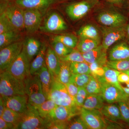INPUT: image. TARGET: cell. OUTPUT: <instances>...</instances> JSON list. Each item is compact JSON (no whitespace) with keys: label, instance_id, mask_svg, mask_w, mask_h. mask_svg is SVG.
<instances>
[{"label":"cell","instance_id":"11a10c76","mask_svg":"<svg viewBox=\"0 0 129 129\" xmlns=\"http://www.w3.org/2000/svg\"><path fill=\"white\" fill-rule=\"evenodd\" d=\"M123 73H125L127 74L129 76V69L127 70V71H125V72H123Z\"/></svg>","mask_w":129,"mask_h":129},{"label":"cell","instance_id":"7a4b0ae2","mask_svg":"<svg viewBox=\"0 0 129 129\" xmlns=\"http://www.w3.org/2000/svg\"><path fill=\"white\" fill-rule=\"evenodd\" d=\"M24 82L28 103L36 108L47 100L40 81L37 75L35 74L25 79Z\"/></svg>","mask_w":129,"mask_h":129},{"label":"cell","instance_id":"f5cc1de1","mask_svg":"<svg viewBox=\"0 0 129 129\" xmlns=\"http://www.w3.org/2000/svg\"><path fill=\"white\" fill-rule=\"evenodd\" d=\"M125 38H127L129 43V21L125 27Z\"/></svg>","mask_w":129,"mask_h":129},{"label":"cell","instance_id":"6f0895ef","mask_svg":"<svg viewBox=\"0 0 129 129\" xmlns=\"http://www.w3.org/2000/svg\"><path fill=\"white\" fill-rule=\"evenodd\" d=\"M127 1H128V3L129 5V0H127Z\"/></svg>","mask_w":129,"mask_h":129},{"label":"cell","instance_id":"4fadbf2b","mask_svg":"<svg viewBox=\"0 0 129 129\" xmlns=\"http://www.w3.org/2000/svg\"><path fill=\"white\" fill-rule=\"evenodd\" d=\"M6 15L18 31L24 28V9L16 5L15 2L9 3L5 9Z\"/></svg>","mask_w":129,"mask_h":129},{"label":"cell","instance_id":"680465c9","mask_svg":"<svg viewBox=\"0 0 129 129\" xmlns=\"http://www.w3.org/2000/svg\"><path fill=\"white\" fill-rule=\"evenodd\" d=\"M64 1H67V0H64Z\"/></svg>","mask_w":129,"mask_h":129},{"label":"cell","instance_id":"ab89813d","mask_svg":"<svg viewBox=\"0 0 129 129\" xmlns=\"http://www.w3.org/2000/svg\"><path fill=\"white\" fill-rule=\"evenodd\" d=\"M66 129H89L87 125L79 115L72 118L68 122Z\"/></svg>","mask_w":129,"mask_h":129},{"label":"cell","instance_id":"836d02e7","mask_svg":"<svg viewBox=\"0 0 129 129\" xmlns=\"http://www.w3.org/2000/svg\"><path fill=\"white\" fill-rule=\"evenodd\" d=\"M52 46L55 52L60 57L66 56L75 49L69 47L60 42L54 40L52 43Z\"/></svg>","mask_w":129,"mask_h":129},{"label":"cell","instance_id":"f6af8a7d","mask_svg":"<svg viewBox=\"0 0 129 129\" xmlns=\"http://www.w3.org/2000/svg\"><path fill=\"white\" fill-rule=\"evenodd\" d=\"M65 86L67 88V91L70 95L72 97V98H73L75 101V98L78 91L79 88L73 83H70V82L65 85Z\"/></svg>","mask_w":129,"mask_h":129},{"label":"cell","instance_id":"5bb4252c","mask_svg":"<svg viewBox=\"0 0 129 129\" xmlns=\"http://www.w3.org/2000/svg\"><path fill=\"white\" fill-rule=\"evenodd\" d=\"M68 26L60 14L55 12L51 13L46 18L44 24L40 27L41 31L46 32H55L64 31Z\"/></svg>","mask_w":129,"mask_h":129},{"label":"cell","instance_id":"d6a6232c","mask_svg":"<svg viewBox=\"0 0 129 129\" xmlns=\"http://www.w3.org/2000/svg\"><path fill=\"white\" fill-rule=\"evenodd\" d=\"M57 105L51 99H47L36 108L40 116L45 119L49 113L51 112Z\"/></svg>","mask_w":129,"mask_h":129},{"label":"cell","instance_id":"52a82bcc","mask_svg":"<svg viewBox=\"0 0 129 129\" xmlns=\"http://www.w3.org/2000/svg\"><path fill=\"white\" fill-rule=\"evenodd\" d=\"M96 21L103 27H113L127 24V19L123 14L112 9L102 11L97 15Z\"/></svg>","mask_w":129,"mask_h":129},{"label":"cell","instance_id":"cb8c5ba5","mask_svg":"<svg viewBox=\"0 0 129 129\" xmlns=\"http://www.w3.org/2000/svg\"><path fill=\"white\" fill-rule=\"evenodd\" d=\"M47 47L45 43H42L39 52L32 62H30V73L31 75H34L45 64L46 54Z\"/></svg>","mask_w":129,"mask_h":129},{"label":"cell","instance_id":"2e32d148","mask_svg":"<svg viewBox=\"0 0 129 129\" xmlns=\"http://www.w3.org/2000/svg\"><path fill=\"white\" fill-rule=\"evenodd\" d=\"M2 97L6 107L21 113L24 112L27 109L28 104V98L27 95Z\"/></svg>","mask_w":129,"mask_h":129},{"label":"cell","instance_id":"8fae6325","mask_svg":"<svg viewBox=\"0 0 129 129\" xmlns=\"http://www.w3.org/2000/svg\"><path fill=\"white\" fill-rule=\"evenodd\" d=\"M80 115L89 129H106L105 118L100 110L81 107Z\"/></svg>","mask_w":129,"mask_h":129},{"label":"cell","instance_id":"ac0fdd59","mask_svg":"<svg viewBox=\"0 0 129 129\" xmlns=\"http://www.w3.org/2000/svg\"><path fill=\"white\" fill-rule=\"evenodd\" d=\"M61 60L52 47L47 48L46 54L45 63L52 78H57L60 71Z\"/></svg>","mask_w":129,"mask_h":129},{"label":"cell","instance_id":"4316f807","mask_svg":"<svg viewBox=\"0 0 129 129\" xmlns=\"http://www.w3.org/2000/svg\"><path fill=\"white\" fill-rule=\"evenodd\" d=\"M104 74L100 83H107L115 86L121 90H123L122 86L118 80V76L120 72L111 68L107 66L104 67Z\"/></svg>","mask_w":129,"mask_h":129},{"label":"cell","instance_id":"e575fe53","mask_svg":"<svg viewBox=\"0 0 129 129\" xmlns=\"http://www.w3.org/2000/svg\"><path fill=\"white\" fill-rule=\"evenodd\" d=\"M22 113L17 112L11 109L6 107L1 117L7 122L13 124L15 125L17 124L21 118Z\"/></svg>","mask_w":129,"mask_h":129},{"label":"cell","instance_id":"8992f818","mask_svg":"<svg viewBox=\"0 0 129 129\" xmlns=\"http://www.w3.org/2000/svg\"><path fill=\"white\" fill-rule=\"evenodd\" d=\"M30 63L28 57L22 50L17 57L5 71L17 78L24 81L31 75Z\"/></svg>","mask_w":129,"mask_h":129},{"label":"cell","instance_id":"f35d334b","mask_svg":"<svg viewBox=\"0 0 129 129\" xmlns=\"http://www.w3.org/2000/svg\"><path fill=\"white\" fill-rule=\"evenodd\" d=\"M88 94H101L102 83L92 76L89 83L85 87Z\"/></svg>","mask_w":129,"mask_h":129},{"label":"cell","instance_id":"30bf717a","mask_svg":"<svg viewBox=\"0 0 129 129\" xmlns=\"http://www.w3.org/2000/svg\"><path fill=\"white\" fill-rule=\"evenodd\" d=\"M81 108L57 106L45 119L46 122H68L74 117L80 115Z\"/></svg>","mask_w":129,"mask_h":129},{"label":"cell","instance_id":"9a60e30c","mask_svg":"<svg viewBox=\"0 0 129 129\" xmlns=\"http://www.w3.org/2000/svg\"><path fill=\"white\" fill-rule=\"evenodd\" d=\"M42 19V12L39 10L24 9V28L28 33L34 34L39 30Z\"/></svg>","mask_w":129,"mask_h":129},{"label":"cell","instance_id":"60d3db41","mask_svg":"<svg viewBox=\"0 0 129 129\" xmlns=\"http://www.w3.org/2000/svg\"><path fill=\"white\" fill-rule=\"evenodd\" d=\"M60 60L69 62H85L83 54L75 48L73 51L68 55L63 57H60Z\"/></svg>","mask_w":129,"mask_h":129},{"label":"cell","instance_id":"9f6ffc18","mask_svg":"<svg viewBox=\"0 0 129 129\" xmlns=\"http://www.w3.org/2000/svg\"><path fill=\"white\" fill-rule=\"evenodd\" d=\"M128 104L129 106V99H128Z\"/></svg>","mask_w":129,"mask_h":129},{"label":"cell","instance_id":"277c9868","mask_svg":"<svg viewBox=\"0 0 129 129\" xmlns=\"http://www.w3.org/2000/svg\"><path fill=\"white\" fill-rule=\"evenodd\" d=\"M100 3V0H79L67 5L65 12L72 21H78L98 6Z\"/></svg>","mask_w":129,"mask_h":129},{"label":"cell","instance_id":"1f68e13d","mask_svg":"<svg viewBox=\"0 0 129 129\" xmlns=\"http://www.w3.org/2000/svg\"><path fill=\"white\" fill-rule=\"evenodd\" d=\"M92 77V75L90 74H72L70 82L73 83L79 88H85Z\"/></svg>","mask_w":129,"mask_h":129},{"label":"cell","instance_id":"44dd1931","mask_svg":"<svg viewBox=\"0 0 129 129\" xmlns=\"http://www.w3.org/2000/svg\"><path fill=\"white\" fill-rule=\"evenodd\" d=\"M42 45L40 41L34 37H29L24 41L22 50L30 62L39 52Z\"/></svg>","mask_w":129,"mask_h":129},{"label":"cell","instance_id":"d6986e66","mask_svg":"<svg viewBox=\"0 0 129 129\" xmlns=\"http://www.w3.org/2000/svg\"><path fill=\"white\" fill-rule=\"evenodd\" d=\"M107 50L101 44L94 49L82 54L85 62L89 64L99 62L107 65L108 61Z\"/></svg>","mask_w":129,"mask_h":129},{"label":"cell","instance_id":"484cf974","mask_svg":"<svg viewBox=\"0 0 129 129\" xmlns=\"http://www.w3.org/2000/svg\"><path fill=\"white\" fill-rule=\"evenodd\" d=\"M78 34L79 37H86L101 41V32L96 26L91 24H88L82 26L79 29Z\"/></svg>","mask_w":129,"mask_h":129},{"label":"cell","instance_id":"c3c4849f","mask_svg":"<svg viewBox=\"0 0 129 129\" xmlns=\"http://www.w3.org/2000/svg\"><path fill=\"white\" fill-rule=\"evenodd\" d=\"M118 80L120 83L129 85V76L123 72H120L118 76Z\"/></svg>","mask_w":129,"mask_h":129},{"label":"cell","instance_id":"ba28073f","mask_svg":"<svg viewBox=\"0 0 129 129\" xmlns=\"http://www.w3.org/2000/svg\"><path fill=\"white\" fill-rule=\"evenodd\" d=\"M24 41H17L1 49L0 70L3 72L7 69L21 53Z\"/></svg>","mask_w":129,"mask_h":129},{"label":"cell","instance_id":"7dc6e473","mask_svg":"<svg viewBox=\"0 0 129 129\" xmlns=\"http://www.w3.org/2000/svg\"><path fill=\"white\" fill-rule=\"evenodd\" d=\"M0 129H15V125L12 123L7 122L0 117Z\"/></svg>","mask_w":129,"mask_h":129},{"label":"cell","instance_id":"d4e9b609","mask_svg":"<svg viewBox=\"0 0 129 129\" xmlns=\"http://www.w3.org/2000/svg\"><path fill=\"white\" fill-rule=\"evenodd\" d=\"M105 102L101 94H88L82 107L86 109L101 110L105 105Z\"/></svg>","mask_w":129,"mask_h":129},{"label":"cell","instance_id":"7bdbcfd3","mask_svg":"<svg viewBox=\"0 0 129 129\" xmlns=\"http://www.w3.org/2000/svg\"><path fill=\"white\" fill-rule=\"evenodd\" d=\"M88 93L84 87L79 88L78 91L75 98V103L77 106L82 107L87 98Z\"/></svg>","mask_w":129,"mask_h":129},{"label":"cell","instance_id":"4dcf8cb0","mask_svg":"<svg viewBox=\"0 0 129 129\" xmlns=\"http://www.w3.org/2000/svg\"><path fill=\"white\" fill-rule=\"evenodd\" d=\"M53 40L60 42L69 47L76 48L79 40L74 35L68 34L56 36L53 38Z\"/></svg>","mask_w":129,"mask_h":129},{"label":"cell","instance_id":"603a6c76","mask_svg":"<svg viewBox=\"0 0 129 129\" xmlns=\"http://www.w3.org/2000/svg\"><path fill=\"white\" fill-rule=\"evenodd\" d=\"M35 74L37 75L40 81L44 94L47 100L48 95L50 91L52 78L46 63L41 69Z\"/></svg>","mask_w":129,"mask_h":129},{"label":"cell","instance_id":"7c38bea8","mask_svg":"<svg viewBox=\"0 0 129 129\" xmlns=\"http://www.w3.org/2000/svg\"><path fill=\"white\" fill-rule=\"evenodd\" d=\"M102 84L101 94L105 101L108 104L117 103L121 101L128 102L129 98L124 91L109 83H102Z\"/></svg>","mask_w":129,"mask_h":129},{"label":"cell","instance_id":"f1b7e54d","mask_svg":"<svg viewBox=\"0 0 129 129\" xmlns=\"http://www.w3.org/2000/svg\"><path fill=\"white\" fill-rule=\"evenodd\" d=\"M19 32L12 31L0 34V49L19 41L21 39Z\"/></svg>","mask_w":129,"mask_h":129},{"label":"cell","instance_id":"bcb514c9","mask_svg":"<svg viewBox=\"0 0 129 129\" xmlns=\"http://www.w3.org/2000/svg\"><path fill=\"white\" fill-rule=\"evenodd\" d=\"M107 127L106 129H122L124 127L120 122H113L105 118Z\"/></svg>","mask_w":129,"mask_h":129},{"label":"cell","instance_id":"681fc988","mask_svg":"<svg viewBox=\"0 0 129 129\" xmlns=\"http://www.w3.org/2000/svg\"><path fill=\"white\" fill-rule=\"evenodd\" d=\"M101 1H104V2L109 3L112 4L120 5L122 4L125 1H127V0H101Z\"/></svg>","mask_w":129,"mask_h":129},{"label":"cell","instance_id":"83f0119b","mask_svg":"<svg viewBox=\"0 0 129 129\" xmlns=\"http://www.w3.org/2000/svg\"><path fill=\"white\" fill-rule=\"evenodd\" d=\"M101 42L93 39L79 37L76 49L81 53H86L96 48L101 44Z\"/></svg>","mask_w":129,"mask_h":129},{"label":"cell","instance_id":"91938a15","mask_svg":"<svg viewBox=\"0 0 129 129\" xmlns=\"http://www.w3.org/2000/svg\"><path fill=\"white\" fill-rule=\"evenodd\" d=\"M100 1H101V0H100Z\"/></svg>","mask_w":129,"mask_h":129},{"label":"cell","instance_id":"b9f144b4","mask_svg":"<svg viewBox=\"0 0 129 129\" xmlns=\"http://www.w3.org/2000/svg\"><path fill=\"white\" fill-rule=\"evenodd\" d=\"M122 116V121L129 127V106L128 102L121 101L117 103Z\"/></svg>","mask_w":129,"mask_h":129},{"label":"cell","instance_id":"3957f363","mask_svg":"<svg viewBox=\"0 0 129 129\" xmlns=\"http://www.w3.org/2000/svg\"><path fill=\"white\" fill-rule=\"evenodd\" d=\"M46 122L40 116L37 109L28 103L26 111L15 125V129H45Z\"/></svg>","mask_w":129,"mask_h":129},{"label":"cell","instance_id":"ffe728a7","mask_svg":"<svg viewBox=\"0 0 129 129\" xmlns=\"http://www.w3.org/2000/svg\"><path fill=\"white\" fill-rule=\"evenodd\" d=\"M129 58V43L120 42L113 46L109 52L108 59L109 61Z\"/></svg>","mask_w":129,"mask_h":129},{"label":"cell","instance_id":"5b68a950","mask_svg":"<svg viewBox=\"0 0 129 129\" xmlns=\"http://www.w3.org/2000/svg\"><path fill=\"white\" fill-rule=\"evenodd\" d=\"M47 99L52 100L57 106L72 107H78L74 99L69 94L65 85L56 78H52L51 87Z\"/></svg>","mask_w":129,"mask_h":129},{"label":"cell","instance_id":"74e56055","mask_svg":"<svg viewBox=\"0 0 129 129\" xmlns=\"http://www.w3.org/2000/svg\"><path fill=\"white\" fill-rule=\"evenodd\" d=\"M12 31L19 32L14 27L6 15L5 12L0 16V34Z\"/></svg>","mask_w":129,"mask_h":129},{"label":"cell","instance_id":"9c48e42d","mask_svg":"<svg viewBox=\"0 0 129 129\" xmlns=\"http://www.w3.org/2000/svg\"><path fill=\"white\" fill-rule=\"evenodd\" d=\"M126 25L102 27L101 44L105 49L107 50L116 42L122 40L125 38Z\"/></svg>","mask_w":129,"mask_h":129},{"label":"cell","instance_id":"7402d4cb","mask_svg":"<svg viewBox=\"0 0 129 129\" xmlns=\"http://www.w3.org/2000/svg\"><path fill=\"white\" fill-rule=\"evenodd\" d=\"M100 111L104 117L110 121L117 122L122 121L120 109L117 103L105 105Z\"/></svg>","mask_w":129,"mask_h":129},{"label":"cell","instance_id":"f907efd6","mask_svg":"<svg viewBox=\"0 0 129 129\" xmlns=\"http://www.w3.org/2000/svg\"><path fill=\"white\" fill-rule=\"evenodd\" d=\"M6 107L4 105L2 96L0 97V117L2 116Z\"/></svg>","mask_w":129,"mask_h":129},{"label":"cell","instance_id":"e0dca14e","mask_svg":"<svg viewBox=\"0 0 129 129\" xmlns=\"http://www.w3.org/2000/svg\"><path fill=\"white\" fill-rule=\"evenodd\" d=\"M60 0H16L15 3L24 9H37L45 12Z\"/></svg>","mask_w":129,"mask_h":129},{"label":"cell","instance_id":"db71d44e","mask_svg":"<svg viewBox=\"0 0 129 129\" xmlns=\"http://www.w3.org/2000/svg\"><path fill=\"white\" fill-rule=\"evenodd\" d=\"M16 0H1V2L5 3H10L14 2Z\"/></svg>","mask_w":129,"mask_h":129},{"label":"cell","instance_id":"6da1fadb","mask_svg":"<svg viewBox=\"0 0 129 129\" xmlns=\"http://www.w3.org/2000/svg\"><path fill=\"white\" fill-rule=\"evenodd\" d=\"M0 94L1 96L26 95L24 81L17 78L6 71L1 72Z\"/></svg>","mask_w":129,"mask_h":129},{"label":"cell","instance_id":"8d00e7d4","mask_svg":"<svg viewBox=\"0 0 129 129\" xmlns=\"http://www.w3.org/2000/svg\"><path fill=\"white\" fill-rule=\"evenodd\" d=\"M107 66L120 72H125L129 69V58L116 61L108 60Z\"/></svg>","mask_w":129,"mask_h":129},{"label":"cell","instance_id":"f546056e","mask_svg":"<svg viewBox=\"0 0 129 129\" xmlns=\"http://www.w3.org/2000/svg\"><path fill=\"white\" fill-rule=\"evenodd\" d=\"M70 63L61 61L60 72L56 78L58 81L65 85L69 83L72 76Z\"/></svg>","mask_w":129,"mask_h":129},{"label":"cell","instance_id":"ee69618b","mask_svg":"<svg viewBox=\"0 0 129 129\" xmlns=\"http://www.w3.org/2000/svg\"><path fill=\"white\" fill-rule=\"evenodd\" d=\"M68 122H46L45 129H66Z\"/></svg>","mask_w":129,"mask_h":129},{"label":"cell","instance_id":"d590c367","mask_svg":"<svg viewBox=\"0 0 129 129\" xmlns=\"http://www.w3.org/2000/svg\"><path fill=\"white\" fill-rule=\"evenodd\" d=\"M70 70L72 74H90L89 65L85 62L70 63Z\"/></svg>","mask_w":129,"mask_h":129},{"label":"cell","instance_id":"816d5d0a","mask_svg":"<svg viewBox=\"0 0 129 129\" xmlns=\"http://www.w3.org/2000/svg\"><path fill=\"white\" fill-rule=\"evenodd\" d=\"M126 86H122V89L126 96L129 98V85L126 84Z\"/></svg>","mask_w":129,"mask_h":129}]
</instances>
